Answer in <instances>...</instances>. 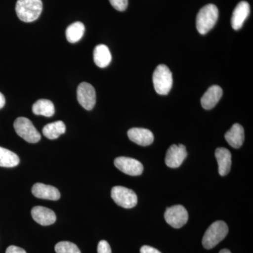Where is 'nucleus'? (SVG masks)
<instances>
[{"mask_svg":"<svg viewBox=\"0 0 253 253\" xmlns=\"http://www.w3.org/2000/svg\"><path fill=\"white\" fill-rule=\"evenodd\" d=\"M215 157L218 163V172L221 176H225L230 172L231 154L225 148H218L215 151Z\"/></svg>","mask_w":253,"mask_h":253,"instance_id":"nucleus-16","label":"nucleus"},{"mask_svg":"<svg viewBox=\"0 0 253 253\" xmlns=\"http://www.w3.org/2000/svg\"><path fill=\"white\" fill-rule=\"evenodd\" d=\"M56 253H81L76 244L69 241H61L55 246Z\"/></svg>","mask_w":253,"mask_h":253,"instance_id":"nucleus-23","label":"nucleus"},{"mask_svg":"<svg viewBox=\"0 0 253 253\" xmlns=\"http://www.w3.org/2000/svg\"><path fill=\"white\" fill-rule=\"evenodd\" d=\"M31 215L33 219L42 226L51 225L56 220V214L54 211L42 206L33 208L31 211Z\"/></svg>","mask_w":253,"mask_h":253,"instance_id":"nucleus-11","label":"nucleus"},{"mask_svg":"<svg viewBox=\"0 0 253 253\" xmlns=\"http://www.w3.org/2000/svg\"><path fill=\"white\" fill-rule=\"evenodd\" d=\"M219 253H231V251H229V250L228 249H223L220 251V252Z\"/></svg>","mask_w":253,"mask_h":253,"instance_id":"nucleus-29","label":"nucleus"},{"mask_svg":"<svg viewBox=\"0 0 253 253\" xmlns=\"http://www.w3.org/2000/svg\"><path fill=\"white\" fill-rule=\"evenodd\" d=\"M165 219L169 225L179 229L185 225L189 219V214L184 206L177 205L168 208L165 212Z\"/></svg>","mask_w":253,"mask_h":253,"instance_id":"nucleus-7","label":"nucleus"},{"mask_svg":"<svg viewBox=\"0 0 253 253\" xmlns=\"http://www.w3.org/2000/svg\"><path fill=\"white\" fill-rule=\"evenodd\" d=\"M251 8L247 1H242L236 6L231 17V26L235 31L241 29L246 21L249 17Z\"/></svg>","mask_w":253,"mask_h":253,"instance_id":"nucleus-14","label":"nucleus"},{"mask_svg":"<svg viewBox=\"0 0 253 253\" xmlns=\"http://www.w3.org/2000/svg\"><path fill=\"white\" fill-rule=\"evenodd\" d=\"M228 233L229 227L224 221H214L205 233L202 241L203 246L206 249H213L225 239Z\"/></svg>","mask_w":253,"mask_h":253,"instance_id":"nucleus-3","label":"nucleus"},{"mask_svg":"<svg viewBox=\"0 0 253 253\" xmlns=\"http://www.w3.org/2000/svg\"><path fill=\"white\" fill-rule=\"evenodd\" d=\"M77 98L79 104L87 111H91L96 104V91L94 86L87 83H82L78 86Z\"/></svg>","mask_w":253,"mask_h":253,"instance_id":"nucleus-8","label":"nucleus"},{"mask_svg":"<svg viewBox=\"0 0 253 253\" xmlns=\"http://www.w3.org/2000/svg\"><path fill=\"white\" fill-rule=\"evenodd\" d=\"M155 90L158 94L167 95L172 89L173 80L170 70L166 65H159L153 75Z\"/></svg>","mask_w":253,"mask_h":253,"instance_id":"nucleus-4","label":"nucleus"},{"mask_svg":"<svg viewBox=\"0 0 253 253\" xmlns=\"http://www.w3.org/2000/svg\"><path fill=\"white\" fill-rule=\"evenodd\" d=\"M66 126L63 121H56V122L49 123L43 127L42 133L47 139H57L61 134L66 132Z\"/></svg>","mask_w":253,"mask_h":253,"instance_id":"nucleus-20","label":"nucleus"},{"mask_svg":"<svg viewBox=\"0 0 253 253\" xmlns=\"http://www.w3.org/2000/svg\"><path fill=\"white\" fill-rule=\"evenodd\" d=\"M225 139L228 144L231 146L235 149H239L244 144L245 139L244 127L238 123L233 125L231 129L226 131Z\"/></svg>","mask_w":253,"mask_h":253,"instance_id":"nucleus-17","label":"nucleus"},{"mask_svg":"<svg viewBox=\"0 0 253 253\" xmlns=\"http://www.w3.org/2000/svg\"><path fill=\"white\" fill-rule=\"evenodd\" d=\"M97 252L98 253H112L109 243L104 240L100 241L98 244Z\"/></svg>","mask_w":253,"mask_h":253,"instance_id":"nucleus-25","label":"nucleus"},{"mask_svg":"<svg viewBox=\"0 0 253 253\" xmlns=\"http://www.w3.org/2000/svg\"><path fill=\"white\" fill-rule=\"evenodd\" d=\"M33 112L38 116L51 117L54 116L55 113L54 105L50 100H38L33 104Z\"/></svg>","mask_w":253,"mask_h":253,"instance_id":"nucleus-19","label":"nucleus"},{"mask_svg":"<svg viewBox=\"0 0 253 253\" xmlns=\"http://www.w3.org/2000/svg\"><path fill=\"white\" fill-rule=\"evenodd\" d=\"M113 7L119 11H125L127 7L128 0H109Z\"/></svg>","mask_w":253,"mask_h":253,"instance_id":"nucleus-24","label":"nucleus"},{"mask_svg":"<svg viewBox=\"0 0 253 253\" xmlns=\"http://www.w3.org/2000/svg\"><path fill=\"white\" fill-rule=\"evenodd\" d=\"M187 156L186 147L183 144H173L168 149L166 156V163L171 168H179Z\"/></svg>","mask_w":253,"mask_h":253,"instance_id":"nucleus-10","label":"nucleus"},{"mask_svg":"<svg viewBox=\"0 0 253 253\" xmlns=\"http://www.w3.org/2000/svg\"><path fill=\"white\" fill-rule=\"evenodd\" d=\"M219 11L214 4L206 5L200 9L196 17V28L200 34L206 35L217 23Z\"/></svg>","mask_w":253,"mask_h":253,"instance_id":"nucleus-2","label":"nucleus"},{"mask_svg":"<svg viewBox=\"0 0 253 253\" xmlns=\"http://www.w3.org/2000/svg\"><path fill=\"white\" fill-rule=\"evenodd\" d=\"M114 165L119 170L128 175H140L144 171L143 165L134 158L118 157L115 159Z\"/></svg>","mask_w":253,"mask_h":253,"instance_id":"nucleus-9","label":"nucleus"},{"mask_svg":"<svg viewBox=\"0 0 253 253\" xmlns=\"http://www.w3.org/2000/svg\"><path fill=\"white\" fill-rule=\"evenodd\" d=\"M33 196L41 199L58 201L61 197L59 190L54 186L46 185L42 183H36L32 188Z\"/></svg>","mask_w":253,"mask_h":253,"instance_id":"nucleus-13","label":"nucleus"},{"mask_svg":"<svg viewBox=\"0 0 253 253\" xmlns=\"http://www.w3.org/2000/svg\"><path fill=\"white\" fill-rule=\"evenodd\" d=\"M140 253H161L157 249L149 246H144L141 248Z\"/></svg>","mask_w":253,"mask_h":253,"instance_id":"nucleus-27","label":"nucleus"},{"mask_svg":"<svg viewBox=\"0 0 253 253\" xmlns=\"http://www.w3.org/2000/svg\"><path fill=\"white\" fill-rule=\"evenodd\" d=\"M127 135L132 142L141 146H149L154 140L153 133L144 128H131L127 131Z\"/></svg>","mask_w":253,"mask_h":253,"instance_id":"nucleus-12","label":"nucleus"},{"mask_svg":"<svg viewBox=\"0 0 253 253\" xmlns=\"http://www.w3.org/2000/svg\"><path fill=\"white\" fill-rule=\"evenodd\" d=\"M111 198L121 207L130 209L137 204V196L134 191L124 186H114L111 190Z\"/></svg>","mask_w":253,"mask_h":253,"instance_id":"nucleus-6","label":"nucleus"},{"mask_svg":"<svg viewBox=\"0 0 253 253\" xmlns=\"http://www.w3.org/2000/svg\"><path fill=\"white\" fill-rule=\"evenodd\" d=\"M42 11V0H18L16 2V14L23 22L30 23L36 21L41 16Z\"/></svg>","mask_w":253,"mask_h":253,"instance_id":"nucleus-1","label":"nucleus"},{"mask_svg":"<svg viewBox=\"0 0 253 253\" xmlns=\"http://www.w3.org/2000/svg\"><path fill=\"white\" fill-rule=\"evenodd\" d=\"M223 91L220 86L212 85L208 88L201 98V105L206 110L213 109L222 96Z\"/></svg>","mask_w":253,"mask_h":253,"instance_id":"nucleus-15","label":"nucleus"},{"mask_svg":"<svg viewBox=\"0 0 253 253\" xmlns=\"http://www.w3.org/2000/svg\"><path fill=\"white\" fill-rule=\"evenodd\" d=\"M14 126L15 131L18 136L23 138L27 142H38L41 139L39 131L37 130L33 123L28 118L24 117L18 118L14 121Z\"/></svg>","mask_w":253,"mask_h":253,"instance_id":"nucleus-5","label":"nucleus"},{"mask_svg":"<svg viewBox=\"0 0 253 253\" xmlns=\"http://www.w3.org/2000/svg\"><path fill=\"white\" fill-rule=\"evenodd\" d=\"M5 103H6V100H5L4 96L0 92V109L4 107Z\"/></svg>","mask_w":253,"mask_h":253,"instance_id":"nucleus-28","label":"nucleus"},{"mask_svg":"<svg viewBox=\"0 0 253 253\" xmlns=\"http://www.w3.org/2000/svg\"><path fill=\"white\" fill-rule=\"evenodd\" d=\"M19 162L20 159L17 155L0 146V167H16Z\"/></svg>","mask_w":253,"mask_h":253,"instance_id":"nucleus-22","label":"nucleus"},{"mask_svg":"<svg viewBox=\"0 0 253 253\" xmlns=\"http://www.w3.org/2000/svg\"><path fill=\"white\" fill-rule=\"evenodd\" d=\"M6 253H27L24 249L18 246H10L6 249Z\"/></svg>","mask_w":253,"mask_h":253,"instance_id":"nucleus-26","label":"nucleus"},{"mask_svg":"<svg viewBox=\"0 0 253 253\" xmlns=\"http://www.w3.org/2000/svg\"><path fill=\"white\" fill-rule=\"evenodd\" d=\"M93 57L95 64L101 68L107 67L112 59L111 51L105 44H99L94 48Z\"/></svg>","mask_w":253,"mask_h":253,"instance_id":"nucleus-18","label":"nucleus"},{"mask_svg":"<svg viewBox=\"0 0 253 253\" xmlns=\"http://www.w3.org/2000/svg\"><path fill=\"white\" fill-rule=\"evenodd\" d=\"M85 27L84 24L81 22L73 23L70 25L66 31V36L67 41L70 43H76L81 41V38L84 36Z\"/></svg>","mask_w":253,"mask_h":253,"instance_id":"nucleus-21","label":"nucleus"}]
</instances>
